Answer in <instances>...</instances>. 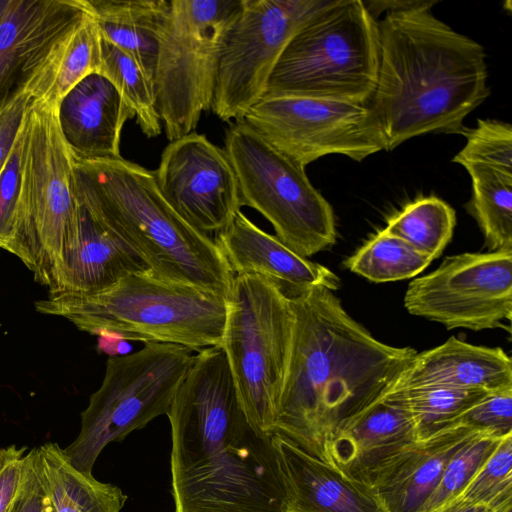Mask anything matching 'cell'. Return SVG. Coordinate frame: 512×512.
<instances>
[{
  "label": "cell",
  "mask_w": 512,
  "mask_h": 512,
  "mask_svg": "<svg viewBox=\"0 0 512 512\" xmlns=\"http://www.w3.org/2000/svg\"><path fill=\"white\" fill-rule=\"evenodd\" d=\"M289 298L293 343L274 433L328 463L338 428L374 402L417 351L373 337L328 288Z\"/></svg>",
  "instance_id": "1"
},
{
  "label": "cell",
  "mask_w": 512,
  "mask_h": 512,
  "mask_svg": "<svg viewBox=\"0 0 512 512\" xmlns=\"http://www.w3.org/2000/svg\"><path fill=\"white\" fill-rule=\"evenodd\" d=\"M166 415L175 512H286L272 435L251 426L229 374L188 378Z\"/></svg>",
  "instance_id": "2"
},
{
  "label": "cell",
  "mask_w": 512,
  "mask_h": 512,
  "mask_svg": "<svg viewBox=\"0 0 512 512\" xmlns=\"http://www.w3.org/2000/svg\"><path fill=\"white\" fill-rule=\"evenodd\" d=\"M437 1L387 12L379 29V66L367 103L386 151L428 133H458L490 95L482 45L439 20Z\"/></svg>",
  "instance_id": "3"
},
{
  "label": "cell",
  "mask_w": 512,
  "mask_h": 512,
  "mask_svg": "<svg viewBox=\"0 0 512 512\" xmlns=\"http://www.w3.org/2000/svg\"><path fill=\"white\" fill-rule=\"evenodd\" d=\"M72 158L79 204L153 275L229 296L234 274L214 238L194 229L171 208L153 171L121 156Z\"/></svg>",
  "instance_id": "4"
},
{
  "label": "cell",
  "mask_w": 512,
  "mask_h": 512,
  "mask_svg": "<svg viewBox=\"0 0 512 512\" xmlns=\"http://www.w3.org/2000/svg\"><path fill=\"white\" fill-rule=\"evenodd\" d=\"M34 309L63 317L91 335L176 344L200 352L221 345L227 298L146 270L94 295L48 296L35 301Z\"/></svg>",
  "instance_id": "5"
},
{
  "label": "cell",
  "mask_w": 512,
  "mask_h": 512,
  "mask_svg": "<svg viewBox=\"0 0 512 512\" xmlns=\"http://www.w3.org/2000/svg\"><path fill=\"white\" fill-rule=\"evenodd\" d=\"M20 190L3 250L53 293L79 240L73 158L59 129L57 106L32 99L23 122Z\"/></svg>",
  "instance_id": "6"
},
{
  "label": "cell",
  "mask_w": 512,
  "mask_h": 512,
  "mask_svg": "<svg viewBox=\"0 0 512 512\" xmlns=\"http://www.w3.org/2000/svg\"><path fill=\"white\" fill-rule=\"evenodd\" d=\"M378 66V21L362 0H333L290 39L264 97L366 105L375 90Z\"/></svg>",
  "instance_id": "7"
},
{
  "label": "cell",
  "mask_w": 512,
  "mask_h": 512,
  "mask_svg": "<svg viewBox=\"0 0 512 512\" xmlns=\"http://www.w3.org/2000/svg\"><path fill=\"white\" fill-rule=\"evenodd\" d=\"M294 332L290 298L257 274L234 276L220 347L251 426L262 435L275 430Z\"/></svg>",
  "instance_id": "8"
},
{
  "label": "cell",
  "mask_w": 512,
  "mask_h": 512,
  "mask_svg": "<svg viewBox=\"0 0 512 512\" xmlns=\"http://www.w3.org/2000/svg\"><path fill=\"white\" fill-rule=\"evenodd\" d=\"M242 0H171L153 77L167 139L183 137L211 110L220 54Z\"/></svg>",
  "instance_id": "9"
},
{
  "label": "cell",
  "mask_w": 512,
  "mask_h": 512,
  "mask_svg": "<svg viewBox=\"0 0 512 512\" xmlns=\"http://www.w3.org/2000/svg\"><path fill=\"white\" fill-rule=\"evenodd\" d=\"M191 352L176 344L145 343L137 352L109 357L100 387L81 412L79 434L63 449L71 464L92 475L109 443L167 414L191 367Z\"/></svg>",
  "instance_id": "10"
},
{
  "label": "cell",
  "mask_w": 512,
  "mask_h": 512,
  "mask_svg": "<svg viewBox=\"0 0 512 512\" xmlns=\"http://www.w3.org/2000/svg\"><path fill=\"white\" fill-rule=\"evenodd\" d=\"M223 149L236 174L242 206L266 218L284 245L308 258L335 244L332 206L304 167L270 146L244 121L229 125Z\"/></svg>",
  "instance_id": "11"
},
{
  "label": "cell",
  "mask_w": 512,
  "mask_h": 512,
  "mask_svg": "<svg viewBox=\"0 0 512 512\" xmlns=\"http://www.w3.org/2000/svg\"><path fill=\"white\" fill-rule=\"evenodd\" d=\"M333 0H242L218 63L211 110L242 121L266 92L272 71L293 35Z\"/></svg>",
  "instance_id": "12"
},
{
  "label": "cell",
  "mask_w": 512,
  "mask_h": 512,
  "mask_svg": "<svg viewBox=\"0 0 512 512\" xmlns=\"http://www.w3.org/2000/svg\"><path fill=\"white\" fill-rule=\"evenodd\" d=\"M242 121L304 168L325 155L338 154L360 162L386 151L382 132L367 104L269 96L254 104Z\"/></svg>",
  "instance_id": "13"
},
{
  "label": "cell",
  "mask_w": 512,
  "mask_h": 512,
  "mask_svg": "<svg viewBox=\"0 0 512 512\" xmlns=\"http://www.w3.org/2000/svg\"><path fill=\"white\" fill-rule=\"evenodd\" d=\"M404 306L449 330L505 328L512 317V249L446 257L409 284Z\"/></svg>",
  "instance_id": "14"
},
{
  "label": "cell",
  "mask_w": 512,
  "mask_h": 512,
  "mask_svg": "<svg viewBox=\"0 0 512 512\" xmlns=\"http://www.w3.org/2000/svg\"><path fill=\"white\" fill-rule=\"evenodd\" d=\"M86 14L80 0H10L0 20V111L26 92L44 98Z\"/></svg>",
  "instance_id": "15"
},
{
  "label": "cell",
  "mask_w": 512,
  "mask_h": 512,
  "mask_svg": "<svg viewBox=\"0 0 512 512\" xmlns=\"http://www.w3.org/2000/svg\"><path fill=\"white\" fill-rule=\"evenodd\" d=\"M159 192L190 226L219 233L242 207L236 174L224 149L191 132L170 141L153 171Z\"/></svg>",
  "instance_id": "16"
},
{
  "label": "cell",
  "mask_w": 512,
  "mask_h": 512,
  "mask_svg": "<svg viewBox=\"0 0 512 512\" xmlns=\"http://www.w3.org/2000/svg\"><path fill=\"white\" fill-rule=\"evenodd\" d=\"M477 432L480 431L454 422L386 458L367 475L364 483L388 512H421L449 459Z\"/></svg>",
  "instance_id": "17"
},
{
  "label": "cell",
  "mask_w": 512,
  "mask_h": 512,
  "mask_svg": "<svg viewBox=\"0 0 512 512\" xmlns=\"http://www.w3.org/2000/svg\"><path fill=\"white\" fill-rule=\"evenodd\" d=\"M272 442L286 512H388L367 484L349 478L280 433L272 434Z\"/></svg>",
  "instance_id": "18"
},
{
  "label": "cell",
  "mask_w": 512,
  "mask_h": 512,
  "mask_svg": "<svg viewBox=\"0 0 512 512\" xmlns=\"http://www.w3.org/2000/svg\"><path fill=\"white\" fill-rule=\"evenodd\" d=\"M214 240L234 276L266 277L288 296L317 286L332 291L340 287V279L329 268L296 254L276 236L259 228L241 210Z\"/></svg>",
  "instance_id": "19"
},
{
  "label": "cell",
  "mask_w": 512,
  "mask_h": 512,
  "mask_svg": "<svg viewBox=\"0 0 512 512\" xmlns=\"http://www.w3.org/2000/svg\"><path fill=\"white\" fill-rule=\"evenodd\" d=\"M428 387L488 392L512 388V361L500 347L473 345L451 336L439 346L417 352L381 395Z\"/></svg>",
  "instance_id": "20"
},
{
  "label": "cell",
  "mask_w": 512,
  "mask_h": 512,
  "mask_svg": "<svg viewBox=\"0 0 512 512\" xmlns=\"http://www.w3.org/2000/svg\"><path fill=\"white\" fill-rule=\"evenodd\" d=\"M134 118L115 86L101 73L77 83L57 105L60 132L73 156L120 157L124 124Z\"/></svg>",
  "instance_id": "21"
},
{
  "label": "cell",
  "mask_w": 512,
  "mask_h": 512,
  "mask_svg": "<svg viewBox=\"0 0 512 512\" xmlns=\"http://www.w3.org/2000/svg\"><path fill=\"white\" fill-rule=\"evenodd\" d=\"M415 441L419 439L409 414L396 402L378 397L335 432L328 464L364 483L378 464Z\"/></svg>",
  "instance_id": "22"
},
{
  "label": "cell",
  "mask_w": 512,
  "mask_h": 512,
  "mask_svg": "<svg viewBox=\"0 0 512 512\" xmlns=\"http://www.w3.org/2000/svg\"><path fill=\"white\" fill-rule=\"evenodd\" d=\"M79 203V202H78ZM149 270L121 240L79 204V240L53 293L88 296L105 291L122 278Z\"/></svg>",
  "instance_id": "23"
},
{
  "label": "cell",
  "mask_w": 512,
  "mask_h": 512,
  "mask_svg": "<svg viewBox=\"0 0 512 512\" xmlns=\"http://www.w3.org/2000/svg\"><path fill=\"white\" fill-rule=\"evenodd\" d=\"M95 20L100 35L132 57L154 77L158 37L168 0H80Z\"/></svg>",
  "instance_id": "24"
},
{
  "label": "cell",
  "mask_w": 512,
  "mask_h": 512,
  "mask_svg": "<svg viewBox=\"0 0 512 512\" xmlns=\"http://www.w3.org/2000/svg\"><path fill=\"white\" fill-rule=\"evenodd\" d=\"M39 475L55 512H120L122 490L77 470L55 442L36 448Z\"/></svg>",
  "instance_id": "25"
},
{
  "label": "cell",
  "mask_w": 512,
  "mask_h": 512,
  "mask_svg": "<svg viewBox=\"0 0 512 512\" xmlns=\"http://www.w3.org/2000/svg\"><path fill=\"white\" fill-rule=\"evenodd\" d=\"M472 181L469 213L480 227L489 251L512 249V175L469 165Z\"/></svg>",
  "instance_id": "26"
},
{
  "label": "cell",
  "mask_w": 512,
  "mask_h": 512,
  "mask_svg": "<svg viewBox=\"0 0 512 512\" xmlns=\"http://www.w3.org/2000/svg\"><path fill=\"white\" fill-rule=\"evenodd\" d=\"M455 225L454 209L443 200L430 196L407 204L388 219L384 230L434 260L450 242Z\"/></svg>",
  "instance_id": "27"
},
{
  "label": "cell",
  "mask_w": 512,
  "mask_h": 512,
  "mask_svg": "<svg viewBox=\"0 0 512 512\" xmlns=\"http://www.w3.org/2000/svg\"><path fill=\"white\" fill-rule=\"evenodd\" d=\"M99 73L115 86L131 109L142 133L148 138L159 136L162 123L156 107L152 80L132 57L102 37Z\"/></svg>",
  "instance_id": "28"
},
{
  "label": "cell",
  "mask_w": 512,
  "mask_h": 512,
  "mask_svg": "<svg viewBox=\"0 0 512 512\" xmlns=\"http://www.w3.org/2000/svg\"><path fill=\"white\" fill-rule=\"evenodd\" d=\"M432 261L383 229L350 256L344 265L372 282L383 283L415 277Z\"/></svg>",
  "instance_id": "29"
},
{
  "label": "cell",
  "mask_w": 512,
  "mask_h": 512,
  "mask_svg": "<svg viewBox=\"0 0 512 512\" xmlns=\"http://www.w3.org/2000/svg\"><path fill=\"white\" fill-rule=\"evenodd\" d=\"M487 393L483 390L428 387L379 397L399 404L411 417L418 439L422 440L450 425Z\"/></svg>",
  "instance_id": "30"
},
{
  "label": "cell",
  "mask_w": 512,
  "mask_h": 512,
  "mask_svg": "<svg viewBox=\"0 0 512 512\" xmlns=\"http://www.w3.org/2000/svg\"><path fill=\"white\" fill-rule=\"evenodd\" d=\"M87 12V11H86ZM101 69V35L95 20L86 16L67 40L56 62L52 84L43 100L58 105L77 83Z\"/></svg>",
  "instance_id": "31"
},
{
  "label": "cell",
  "mask_w": 512,
  "mask_h": 512,
  "mask_svg": "<svg viewBox=\"0 0 512 512\" xmlns=\"http://www.w3.org/2000/svg\"><path fill=\"white\" fill-rule=\"evenodd\" d=\"M504 437L477 432L449 459L442 477L421 512H433L456 498Z\"/></svg>",
  "instance_id": "32"
},
{
  "label": "cell",
  "mask_w": 512,
  "mask_h": 512,
  "mask_svg": "<svg viewBox=\"0 0 512 512\" xmlns=\"http://www.w3.org/2000/svg\"><path fill=\"white\" fill-rule=\"evenodd\" d=\"M457 497L491 510L512 507V434L502 438Z\"/></svg>",
  "instance_id": "33"
},
{
  "label": "cell",
  "mask_w": 512,
  "mask_h": 512,
  "mask_svg": "<svg viewBox=\"0 0 512 512\" xmlns=\"http://www.w3.org/2000/svg\"><path fill=\"white\" fill-rule=\"evenodd\" d=\"M465 146L453 158L462 165H479L512 175V126L499 120L479 119L465 129Z\"/></svg>",
  "instance_id": "34"
},
{
  "label": "cell",
  "mask_w": 512,
  "mask_h": 512,
  "mask_svg": "<svg viewBox=\"0 0 512 512\" xmlns=\"http://www.w3.org/2000/svg\"><path fill=\"white\" fill-rule=\"evenodd\" d=\"M454 422L497 437L512 434V388L487 393Z\"/></svg>",
  "instance_id": "35"
},
{
  "label": "cell",
  "mask_w": 512,
  "mask_h": 512,
  "mask_svg": "<svg viewBox=\"0 0 512 512\" xmlns=\"http://www.w3.org/2000/svg\"><path fill=\"white\" fill-rule=\"evenodd\" d=\"M23 125L7 163L0 174V249L3 250L14 225L21 180Z\"/></svg>",
  "instance_id": "36"
},
{
  "label": "cell",
  "mask_w": 512,
  "mask_h": 512,
  "mask_svg": "<svg viewBox=\"0 0 512 512\" xmlns=\"http://www.w3.org/2000/svg\"><path fill=\"white\" fill-rule=\"evenodd\" d=\"M9 512H55L39 475L36 448L25 455L24 477Z\"/></svg>",
  "instance_id": "37"
},
{
  "label": "cell",
  "mask_w": 512,
  "mask_h": 512,
  "mask_svg": "<svg viewBox=\"0 0 512 512\" xmlns=\"http://www.w3.org/2000/svg\"><path fill=\"white\" fill-rule=\"evenodd\" d=\"M26 447L11 445L0 452V512H9L21 487L25 472Z\"/></svg>",
  "instance_id": "38"
},
{
  "label": "cell",
  "mask_w": 512,
  "mask_h": 512,
  "mask_svg": "<svg viewBox=\"0 0 512 512\" xmlns=\"http://www.w3.org/2000/svg\"><path fill=\"white\" fill-rule=\"evenodd\" d=\"M33 97L26 92L0 111V174L11 154Z\"/></svg>",
  "instance_id": "39"
},
{
  "label": "cell",
  "mask_w": 512,
  "mask_h": 512,
  "mask_svg": "<svg viewBox=\"0 0 512 512\" xmlns=\"http://www.w3.org/2000/svg\"><path fill=\"white\" fill-rule=\"evenodd\" d=\"M97 347L101 352L108 354L110 357L127 355L132 348L128 341L109 334L98 336Z\"/></svg>",
  "instance_id": "40"
},
{
  "label": "cell",
  "mask_w": 512,
  "mask_h": 512,
  "mask_svg": "<svg viewBox=\"0 0 512 512\" xmlns=\"http://www.w3.org/2000/svg\"><path fill=\"white\" fill-rule=\"evenodd\" d=\"M433 512H512V507L491 510L484 506L464 502L456 497Z\"/></svg>",
  "instance_id": "41"
},
{
  "label": "cell",
  "mask_w": 512,
  "mask_h": 512,
  "mask_svg": "<svg viewBox=\"0 0 512 512\" xmlns=\"http://www.w3.org/2000/svg\"><path fill=\"white\" fill-rule=\"evenodd\" d=\"M10 3V0H0V20L6 10V8L8 7Z\"/></svg>",
  "instance_id": "42"
},
{
  "label": "cell",
  "mask_w": 512,
  "mask_h": 512,
  "mask_svg": "<svg viewBox=\"0 0 512 512\" xmlns=\"http://www.w3.org/2000/svg\"><path fill=\"white\" fill-rule=\"evenodd\" d=\"M0 327H1V323H0Z\"/></svg>",
  "instance_id": "43"
},
{
  "label": "cell",
  "mask_w": 512,
  "mask_h": 512,
  "mask_svg": "<svg viewBox=\"0 0 512 512\" xmlns=\"http://www.w3.org/2000/svg\"><path fill=\"white\" fill-rule=\"evenodd\" d=\"M0 452H1V448H0Z\"/></svg>",
  "instance_id": "44"
}]
</instances>
